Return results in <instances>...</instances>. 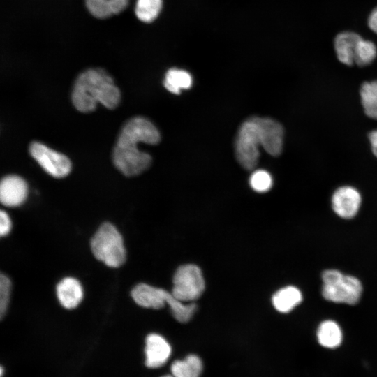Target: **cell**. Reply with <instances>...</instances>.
<instances>
[{
    "mask_svg": "<svg viewBox=\"0 0 377 377\" xmlns=\"http://www.w3.org/2000/svg\"><path fill=\"white\" fill-rule=\"evenodd\" d=\"M369 139L372 152L377 157V129L369 133Z\"/></svg>",
    "mask_w": 377,
    "mask_h": 377,
    "instance_id": "obj_27",
    "label": "cell"
},
{
    "mask_svg": "<svg viewBox=\"0 0 377 377\" xmlns=\"http://www.w3.org/2000/svg\"><path fill=\"white\" fill-rule=\"evenodd\" d=\"M28 186L25 180L14 175L2 178L0 184V200L7 207H17L26 200Z\"/></svg>",
    "mask_w": 377,
    "mask_h": 377,
    "instance_id": "obj_9",
    "label": "cell"
},
{
    "mask_svg": "<svg viewBox=\"0 0 377 377\" xmlns=\"http://www.w3.org/2000/svg\"><path fill=\"white\" fill-rule=\"evenodd\" d=\"M161 377H174L172 375H164L163 376H161Z\"/></svg>",
    "mask_w": 377,
    "mask_h": 377,
    "instance_id": "obj_28",
    "label": "cell"
},
{
    "mask_svg": "<svg viewBox=\"0 0 377 377\" xmlns=\"http://www.w3.org/2000/svg\"><path fill=\"white\" fill-rule=\"evenodd\" d=\"M360 94L366 115L377 119V80L364 82L360 87Z\"/></svg>",
    "mask_w": 377,
    "mask_h": 377,
    "instance_id": "obj_19",
    "label": "cell"
},
{
    "mask_svg": "<svg viewBox=\"0 0 377 377\" xmlns=\"http://www.w3.org/2000/svg\"><path fill=\"white\" fill-rule=\"evenodd\" d=\"M145 352L146 366L151 369H157L167 362L172 348L163 337L151 333L146 337Z\"/></svg>",
    "mask_w": 377,
    "mask_h": 377,
    "instance_id": "obj_10",
    "label": "cell"
},
{
    "mask_svg": "<svg viewBox=\"0 0 377 377\" xmlns=\"http://www.w3.org/2000/svg\"><path fill=\"white\" fill-rule=\"evenodd\" d=\"M361 201L360 193L356 188L343 186L334 192L332 196V207L339 216L351 219L357 214Z\"/></svg>",
    "mask_w": 377,
    "mask_h": 377,
    "instance_id": "obj_8",
    "label": "cell"
},
{
    "mask_svg": "<svg viewBox=\"0 0 377 377\" xmlns=\"http://www.w3.org/2000/svg\"><path fill=\"white\" fill-rule=\"evenodd\" d=\"M302 300L300 290L292 286L279 290L272 297L274 307L279 312L288 313L292 311Z\"/></svg>",
    "mask_w": 377,
    "mask_h": 377,
    "instance_id": "obj_15",
    "label": "cell"
},
{
    "mask_svg": "<svg viewBox=\"0 0 377 377\" xmlns=\"http://www.w3.org/2000/svg\"><path fill=\"white\" fill-rule=\"evenodd\" d=\"M72 103L80 112L94 111L98 103L112 110L121 101V93L113 78L103 68H89L77 77L71 94Z\"/></svg>",
    "mask_w": 377,
    "mask_h": 377,
    "instance_id": "obj_2",
    "label": "cell"
},
{
    "mask_svg": "<svg viewBox=\"0 0 377 377\" xmlns=\"http://www.w3.org/2000/svg\"><path fill=\"white\" fill-rule=\"evenodd\" d=\"M29 150L32 158L52 177L62 178L70 173L72 165L66 156L36 141L30 144Z\"/></svg>",
    "mask_w": 377,
    "mask_h": 377,
    "instance_id": "obj_7",
    "label": "cell"
},
{
    "mask_svg": "<svg viewBox=\"0 0 377 377\" xmlns=\"http://www.w3.org/2000/svg\"><path fill=\"white\" fill-rule=\"evenodd\" d=\"M95 258L110 267H118L126 260L123 238L110 223H103L91 240Z\"/></svg>",
    "mask_w": 377,
    "mask_h": 377,
    "instance_id": "obj_4",
    "label": "cell"
},
{
    "mask_svg": "<svg viewBox=\"0 0 377 377\" xmlns=\"http://www.w3.org/2000/svg\"><path fill=\"white\" fill-rule=\"evenodd\" d=\"M168 293L164 289L140 283L133 288L131 296L135 302L140 306L159 309L166 304Z\"/></svg>",
    "mask_w": 377,
    "mask_h": 377,
    "instance_id": "obj_11",
    "label": "cell"
},
{
    "mask_svg": "<svg viewBox=\"0 0 377 377\" xmlns=\"http://www.w3.org/2000/svg\"><path fill=\"white\" fill-rule=\"evenodd\" d=\"M362 37L357 33L346 31L339 33L334 39V50L339 61L350 66L354 63L357 45Z\"/></svg>",
    "mask_w": 377,
    "mask_h": 377,
    "instance_id": "obj_13",
    "label": "cell"
},
{
    "mask_svg": "<svg viewBox=\"0 0 377 377\" xmlns=\"http://www.w3.org/2000/svg\"><path fill=\"white\" fill-rule=\"evenodd\" d=\"M203 369L201 359L196 355L191 354L184 360H177L170 366L174 377H200Z\"/></svg>",
    "mask_w": 377,
    "mask_h": 377,
    "instance_id": "obj_16",
    "label": "cell"
},
{
    "mask_svg": "<svg viewBox=\"0 0 377 377\" xmlns=\"http://www.w3.org/2000/svg\"><path fill=\"white\" fill-rule=\"evenodd\" d=\"M128 0H85L87 8L95 17L103 19L123 11Z\"/></svg>",
    "mask_w": 377,
    "mask_h": 377,
    "instance_id": "obj_14",
    "label": "cell"
},
{
    "mask_svg": "<svg viewBox=\"0 0 377 377\" xmlns=\"http://www.w3.org/2000/svg\"><path fill=\"white\" fill-rule=\"evenodd\" d=\"M160 140L158 130L149 119L142 117L131 118L121 129L113 149L114 166L126 177L141 174L150 166L151 157L139 150L138 144L156 145Z\"/></svg>",
    "mask_w": 377,
    "mask_h": 377,
    "instance_id": "obj_1",
    "label": "cell"
},
{
    "mask_svg": "<svg viewBox=\"0 0 377 377\" xmlns=\"http://www.w3.org/2000/svg\"><path fill=\"white\" fill-rule=\"evenodd\" d=\"M377 56V47L371 40L361 38L358 42L354 56V63L365 66L374 61Z\"/></svg>",
    "mask_w": 377,
    "mask_h": 377,
    "instance_id": "obj_22",
    "label": "cell"
},
{
    "mask_svg": "<svg viewBox=\"0 0 377 377\" xmlns=\"http://www.w3.org/2000/svg\"><path fill=\"white\" fill-rule=\"evenodd\" d=\"M318 343L327 348H335L340 346L342 332L339 325L333 320L322 322L317 330Z\"/></svg>",
    "mask_w": 377,
    "mask_h": 377,
    "instance_id": "obj_17",
    "label": "cell"
},
{
    "mask_svg": "<svg viewBox=\"0 0 377 377\" xmlns=\"http://www.w3.org/2000/svg\"><path fill=\"white\" fill-rule=\"evenodd\" d=\"M270 135L269 118L254 117L242 124L235 140V155L244 169L251 170L257 165L259 147L268 148Z\"/></svg>",
    "mask_w": 377,
    "mask_h": 377,
    "instance_id": "obj_3",
    "label": "cell"
},
{
    "mask_svg": "<svg viewBox=\"0 0 377 377\" xmlns=\"http://www.w3.org/2000/svg\"><path fill=\"white\" fill-rule=\"evenodd\" d=\"M368 25L374 32L377 34V7L370 13L368 17Z\"/></svg>",
    "mask_w": 377,
    "mask_h": 377,
    "instance_id": "obj_26",
    "label": "cell"
},
{
    "mask_svg": "<svg viewBox=\"0 0 377 377\" xmlns=\"http://www.w3.org/2000/svg\"><path fill=\"white\" fill-rule=\"evenodd\" d=\"M163 83L167 90L178 94L181 89H187L191 87L192 77L186 71L171 68L166 73Z\"/></svg>",
    "mask_w": 377,
    "mask_h": 377,
    "instance_id": "obj_18",
    "label": "cell"
},
{
    "mask_svg": "<svg viewBox=\"0 0 377 377\" xmlns=\"http://www.w3.org/2000/svg\"><path fill=\"white\" fill-rule=\"evenodd\" d=\"M11 290L10 279L5 274L0 276V318L5 316L9 304Z\"/></svg>",
    "mask_w": 377,
    "mask_h": 377,
    "instance_id": "obj_24",
    "label": "cell"
},
{
    "mask_svg": "<svg viewBox=\"0 0 377 377\" xmlns=\"http://www.w3.org/2000/svg\"><path fill=\"white\" fill-rule=\"evenodd\" d=\"M322 280V295L326 300L350 305L358 302L362 286L357 278L336 269H327L323 272Z\"/></svg>",
    "mask_w": 377,
    "mask_h": 377,
    "instance_id": "obj_5",
    "label": "cell"
},
{
    "mask_svg": "<svg viewBox=\"0 0 377 377\" xmlns=\"http://www.w3.org/2000/svg\"><path fill=\"white\" fill-rule=\"evenodd\" d=\"M183 302L177 299L172 293L168 292L166 304L169 305L174 318L179 323L189 321L196 309L194 303L184 304Z\"/></svg>",
    "mask_w": 377,
    "mask_h": 377,
    "instance_id": "obj_20",
    "label": "cell"
},
{
    "mask_svg": "<svg viewBox=\"0 0 377 377\" xmlns=\"http://www.w3.org/2000/svg\"><path fill=\"white\" fill-rule=\"evenodd\" d=\"M249 182L251 188L260 193L269 191L273 184L272 177L270 174L263 170H258L253 172Z\"/></svg>",
    "mask_w": 377,
    "mask_h": 377,
    "instance_id": "obj_23",
    "label": "cell"
},
{
    "mask_svg": "<svg viewBox=\"0 0 377 377\" xmlns=\"http://www.w3.org/2000/svg\"><path fill=\"white\" fill-rule=\"evenodd\" d=\"M205 286L200 269L193 264L184 265L174 275L172 294L182 302H191L202 295Z\"/></svg>",
    "mask_w": 377,
    "mask_h": 377,
    "instance_id": "obj_6",
    "label": "cell"
},
{
    "mask_svg": "<svg viewBox=\"0 0 377 377\" xmlns=\"http://www.w3.org/2000/svg\"><path fill=\"white\" fill-rule=\"evenodd\" d=\"M11 221L8 214L1 210L0 212V235L1 237L7 235L11 229Z\"/></svg>",
    "mask_w": 377,
    "mask_h": 377,
    "instance_id": "obj_25",
    "label": "cell"
},
{
    "mask_svg": "<svg viewBox=\"0 0 377 377\" xmlns=\"http://www.w3.org/2000/svg\"><path fill=\"white\" fill-rule=\"evenodd\" d=\"M162 0H138L135 8L137 17L143 22H151L158 15Z\"/></svg>",
    "mask_w": 377,
    "mask_h": 377,
    "instance_id": "obj_21",
    "label": "cell"
},
{
    "mask_svg": "<svg viewBox=\"0 0 377 377\" xmlns=\"http://www.w3.org/2000/svg\"><path fill=\"white\" fill-rule=\"evenodd\" d=\"M57 295L60 304L72 309L79 305L83 298V289L78 280L73 277L63 279L57 286Z\"/></svg>",
    "mask_w": 377,
    "mask_h": 377,
    "instance_id": "obj_12",
    "label": "cell"
}]
</instances>
